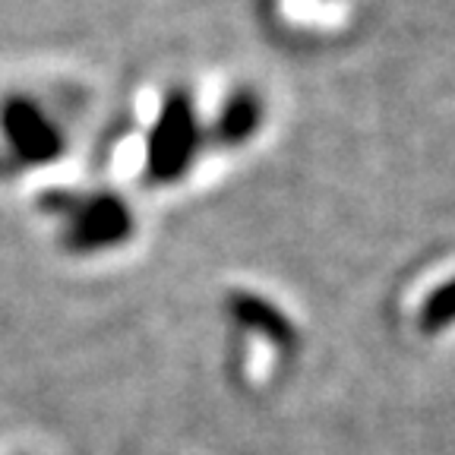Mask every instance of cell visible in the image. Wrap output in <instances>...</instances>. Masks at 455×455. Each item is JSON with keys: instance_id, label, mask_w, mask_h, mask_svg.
Instances as JSON below:
<instances>
[{"instance_id": "6da1fadb", "label": "cell", "mask_w": 455, "mask_h": 455, "mask_svg": "<svg viewBox=\"0 0 455 455\" xmlns=\"http://www.w3.org/2000/svg\"><path fill=\"white\" fill-rule=\"evenodd\" d=\"M199 149V121L193 99L178 89L158 108V117L146 140V180L174 184L190 171Z\"/></svg>"}, {"instance_id": "7a4b0ae2", "label": "cell", "mask_w": 455, "mask_h": 455, "mask_svg": "<svg viewBox=\"0 0 455 455\" xmlns=\"http://www.w3.org/2000/svg\"><path fill=\"white\" fill-rule=\"evenodd\" d=\"M130 225H133V219H130V209L121 199L99 196L92 203H85L79 219L73 221L70 241L79 250L111 247V243H121L130 235Z\"/></svg>"}, {"instance_id": "3957f363", "label": "cell", "mask_w": 455, "mask_h": 455, "mask_svg": "<svg viewBox=\"0 0 455 455\" xmlns=\"http://www.w3.org/2000/svg\"><path fill=\"white\" fill-rule=\"evenodd\" d=\"M228 310H231V316H235L247 332L263 335L266 341H272L278 348H294L298 332H294L291 320H288L272 300L259 298V294H250V291H237L228 300Z\"/></svg>"}, {"instance_id": "277c9868", "label": "cell", "mask_w": 455, "mask_h": 455, "mask_svg": "<svg viewBox=\"0 0 455 455\" xmlns=\"http://www.w3.org/2000/svg\"><path fill=\"white\" fill-rule=\"evenodd\" d=\"M259 121H263L259 99L253 92H247V89H241V92L225 99V105H221L219 117H215V140L221 146H241V142H247L256 133Z\"/></svg>"}, {"instance_id": "5b68a950", "label": "cell", "mask_w": 455, "mask_h": 455, "mask_svg": "<svg viewBox=\"0 0 455 455\" xmlns=\"http://www.w3.org/2000/svg\"><path fill=\"white\" fill-rule=\"evenodd\" d=\"M13 133H16V140H20V146L32 158H51V156H57V146H60V142H57L54 130H51L48 124H44L42 117H38L36 108H28V105L16 108Z\"/></svg>"}, {"instance_id": "8992f818", "label": "cell", "mask_w": 455, "mask_h": 455, "mask_svg": "<svg viewBox=\"0 0 455 455\" xmlns=\"http://www.w3.org/2000/svg\"><path fill=\"white\" fill-rule=\"evenodd\" d=\"M452 323H455V275L427 294V300L420 304V313H418V326H420V332H427V335L443 332V329L452 326Z\"/></svg>"}]
</instances>
